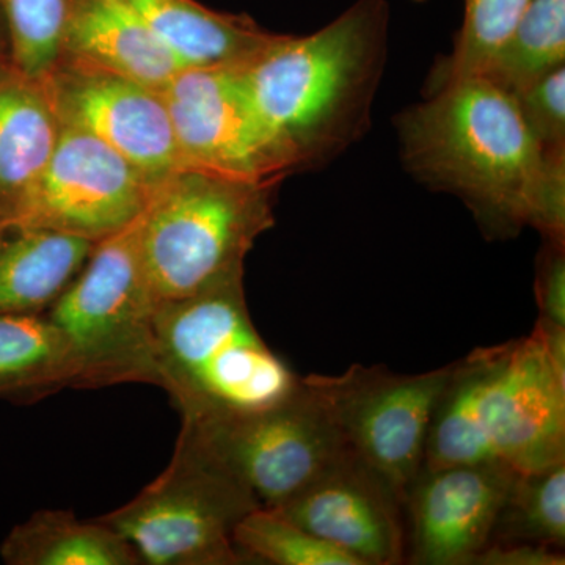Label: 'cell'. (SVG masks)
<instances>
[{
  "instance_id": "obj_24",
  "label": "cell",
  "mask_w": 565,
  "mask_h": 565,
  "mask_svg": "<svg viewBox=\"0 0 565 565\" xmlns=\"http://www.w3.org/2000/svg\"><path fill=\"white\" fill-rule=\"evenodd\" d=\"M234 545L247 564L360 565L343 550L308 533L273 508H256L237 523Z\"/></svg>"
},
{
  "instance_id": "obj_15",
  "label": "cell",
  "mask_w": 565,
  "mask_h": 565,
  "mask_svg": "<svg viewBox=\"0 0 565 565\" xmlns=\"http://www.w3.org/2000/svg\"><path fill=\"white\" fill-rule=\"evenodd\" d=\"M63 54L156 90L184 70L122 0H71Z\"/></svg>"
},
{
  "instance_id": "obj_10",
  "label": "cell",
  "mask_w": 565,
  "mask_h": 565,
  "mask_svg": "<svg viewBox=\"0 0 565 565\" xmlns=\"http://www.w3.org/2000/svg\"><path fill=\"white\" fill-rule=\"evenodd\" d=\"M159 92L185 169L267 184L296 172L241 68L182 70Z\"/></svg>"
},
{
  "instance_id": "obj_26",
  "label": "cell",
  "mask_w": 565,
  "mask_h": 565,
  "mask_svg": "<svg viewBox=\"0 0 565 565\" xmlns=\"http://www.w3.org/2000/svg\"><path fill=\"white\" fill-rule=\"evenodd\" d=\"M512 96L544 154H565V65Z\"/></svg>"
},
{
  "instance_id": "obj_8",
  "label": "cell",
  "mask_w": 565,
  "mask_h": 565,
  "mask_svg": "<svg viewBox=\"0 0 565 565\" xmlns=\"http://www.w3.org/2000/svg\"><path fill=\"white\" fill-rule=\"evenodd\" d=\"M452 364L423 374L349 367L303 377L337 424L345 446L405 503L422 473L427 434Z\"/></svg>"
},
{
  "instance_id": "obj_11",
  "label": "cell",
  "mask_w": 565,
  "mask_h": 565,
  "mask_svg": "<svg viewBox=\"0 0 565 565\" xmlns=\"http://www.w3.org/2000/svg\"><path fill=\"white\" fill-rule=\"evenodd\" d=\"M156 182L102 140L62 125L46 169L9 223L96 244L143 214Z\"/></svg>"
},
{
  "instance_id": "obj_17",
  "label": "cell",
  "mask_w": 565,
  "mask_h": 565,
  "mask_svg": "<svg viewBox=\"0 0 565 565\" xmlns=\"http://www.w3.org/2000/svg\"><path fill=\"white\" fill-rule=\"evenodd\" d=\"M122 2L139 14L184 70L241 68L278 36L247 14L221 13L196 0Z\"/></svg>"
},
{
  "instance_id": "obj_19",
  "label": "cell",
  "mask_w": 565,
  "mask_h": 565,
  "mask_svg": "<svg viewBox=\"0 0 565 565\" xmlns=\"http://www.w3.org/2000/svg\"><path fill=\"white\" fill-rule=\"evenodd\" d=\"M9 565H140L132 546L103 520L82 522L65 509H43L0 545Z\"/></svg>"
},
{
  "instance_id": "obj_9",
  "label": "cell",
  "mask_w": 565,
  "mask_h": 565,
  "mask_svg": "<svg viewBox=\"0 0 565 565\" xmlns=\"http://www.w3.org/2000/svg\"><path fill=\"white\" fill-rule=\"evenodd\" d=\"M203 445L253 493L278 508L340 459L345 446L337 424L302 377L296 393L256 412L182 418Z\"/></svg>"
},
{
  "instance_id": "obj_23",
  "label": "cell",
  "mask_w": 565,
  "mask_h": 565,
  "mask_svg": "<svg viewBox=\"0 0 565 565\" xmlns=\"http://www.w3.org/2000/svg\"><path fill=\"white\" fill-rule=\"evenodd\" d=\"M526 3L527 0H465L455 50L434 66L426 93L463 77L482 76L514 32Z\"/></svg>"
},
{
  "instance_id": "obj_3",
  "label": "cell",
  "mask_w": 565,
  "mask_h": 565,
  "mask_svg": "<svg viewBox=\"0 0 565 565\" xmlns=\"http://www.w3.org/2000/svg\"><path fill=\"white\" fill-rule=\"evenodd\" d=\"M563 460L565 377L535 330L452 363L430 422L423 470L503 463L523 473Z\"/></svg>"
},
{
  "instance_id": "obj_22",
  "label": "cell",
  "mask_w": 565,
  "mask_h": 565,
  "mask_svg": "<svg viewBox=\"0 0 565 565\" xmlns=\"http://www.w3.org/2000/svg\"><path fill=\"white\" fill-rule=\"evenodd\" d=\"M563 65L565 0H527L514 32L482 76L514 95Z\"/></svg>"
},
{
  "instance_id": "obj_21",
  "label": "cell",
  "mask_w": 565,
  "mask_h": 565,
  "mask_svg": "<svg viewBox=\"0 0 565 565\" xmlns=\"http://www.w3.org/2000/svg\"><path fill=\"white\" fill-rule=\"evenodd\" d=\"M490 544L564 548L565 460L541 470L515 473Z\"/></svg>"
},
{
  "instance_id": "obj_18",
  "label": "cell",
  "mask_w": 565,
  "mask_h": 565,
  "mask_svg": "<svg viewBox=\"0 0 565 565\" xmlns=\"http://www.w3.org/2000/svg\"><path fill=\"white\" fill-rule=\"evenodd\" d=\"M93 245L41 226L0 223V316L46 315L87 263Z\"/></svg>"
},
{
  "instance_id": "obj_25",
  "label": "cell",
  "mask_w": 565,
  "mask_h": 565,
  "mask_svg": "<svg viewBox=\"0 0 565 565\" xmlns=\"http://www.w3.org/2000/svg\"><path fill=\"white\" fill-rule=\"evenodd\" d=\"M71 0H0L10 61L28 76L43 79L63 54Z\"/></svg>"
},
{
  "instance_id": "obj_6",
  "label": "cell",
  "mask_w": 565,
  "mask_h": 565,
  "mask_svg": "<svg viewBox=\"0 0 565 565\" xmlns=\"http://www.w3.org/2000/svg\"><path fill=\"white\" fill-rule=\"evenodd\" d=\"M141 215L93 245L47 319L61 333L74 388L121 384L161 385L156 356L152 289L140 248Z\"/></svg>"
},
{
  "instance_id": "obj_14",
  "label": "cell",
  "mask_w": 565,
  "mask_h": 565,
  "mask_svg": "<svg viewBox=\"0 0 565 565\" xmlns=\"http://www.w3.org/2000/svg\"><path fill=\"white\" fill-rule=\"evenodd\" d=\"M515 473L503 463L422 470L404 503L408 563L473 564L492 541Z\"/></svg>"
},
{
  "instance_id": "obj_4",
  "label": "cell",
  "mask_w": 565,
  "mask_h": 565,
  "mask_svg": "<svg viewBox=\"0 0 565 565\" xmlns=\"http://www.w3.org/2000/svg\"><path fill=\"white\" fill-rule=\"evenodd\" d=\"M156 356L161 388L182 418L262 411L300 388L302 377L256 330L244 278L159 303Z\"/></svg>"
},
{
  "instance_id": "obj_1",
  "label": "cell",
  "mask_w": 565,
  "mask_h": 565,
  "mask_svg": "<svg viewBox=\"0 0 565 565\" xmlns=\"http://www.w3.org/2000/svg\"><path fill=\"white\" fill-rule=\"evenodd\" d=\"M396 128L408 172L462 200L486 233L534 226L565 241V154H544L511 93L463 77L426 93Z\"/></svg>"
},
{
  "instance_id": "obj_30",
  "label": "cell",
  "mask_w": 565,
  "mask_h": 565,
  "mask_svg": "<svg viewBox=\"0 0 565 565\" xmlns=\"http://www.w3.org/2000/svg\"><path fill=\"white\" fill-rule=\"evenodd\" d=\"M415 2H424V0H415Z\"/></svg>"
},
{
  "instance_id": "obj_5",
  "label": "cell",
  "mask_w": 565,
  "mask_h": 565,
  "mask_svg": "<svg viewBox=\"0 0 565 565\" xmlns=\"http://www.w3.org/2000/svg\"><path fill=\"white\" fill-rule=\"evenodd\" d=\"M275 185L195 169L156 182L140 248L159 302L244 278L248 252L274 226Z\"/></svg>"
},
{
  "instance_id": "obj_7",
  "label": "cell",
  "mask_w": 565,
  "mask_h": 565,
  "mask_svg": "<svg viewBox=\"0 0 565 565\" xmlns=\"http://www.w3.org/2000/svg\"><path fill=\"white\" fill-rule=\"evenodd\" d=\"M262 508L188 424H182L169 467L104 523L132 546L140 564H247L234 530Z\"/></svg>"
},
{
  "instance_id": "obj_29",
  "label": "cell",
  "mask_w": 565,
  "mask_h": 565,
  "mask_svg": "<svg viewBox=\"0 0 565 565\" xmlns=\"http://www.w3.org/2000/svg\"><path fill=\"white\" fill-rule=\"evenodd\" d=\"M6 44L9 46V36H7L6 22H3L2 11H0V63L10 61V51L6 52Z\"/></svg>"
},
{
  "instance_id": "obj_16",
  "label": "cell",
  "mask_w": 565,
  "mask_h": 565,
  "mask_svg": "<svg viewBox=\"0 0 565 565\" xmlns=\"http://www.w3.org/2000/svg\"><path fill=\"white\" fill-rule=\"evenodd\" d=\"M62 122L43 79L0 63V223L17 217L46 169Z\"/></svg>"
},
{
  "instance_id": "obj_12",
  "label": "cell",
  "mask_w": 565,
  "mask_h": 565,
  "mask_svg": "<svg viewBox=\"0 0 565 565\" xmlns=\"http://www.w3.org/2000/svg\"><path fill=\"white\" fill-rule=\"evenodd\" d=\"M43 81L63 126L102 140L152 181L185 169L161 92L65 54Z\"/></svg>"
},
{
  "instance_id": "obj_27",
  "label": "cell",
  "mask_w": 565,
  "mask_h": 565,
  "mask_svg": "<svg viewBox=\"0 0 565 565\" xmlns=\"http://www.w3.org/2000/svg\"><path fill=\"white\" fill-rule=\"evenodd\" d=\"M535 294L542 321L565 329V241L545 239L539 255Z\"/></svg>"
},
{
  "instance_id": "obj_20",
  "label": "cell",
  "mask_w": 565,
  "mask_h": 565,
  "mask_svg": "<svg viewBox=\"0 0 565 565\" xmlns=\"http://www.w3.org/2000/svg\"><path fill=\"white\" fill-rule=\"evenodd\" d=\"M71 385L66 345L46 315L0 316V399L31 404Z\"/></svg>"
},
{
  "instance_id": "obj_2",
  "label": "cell",
  "mask_w": 565,
  "mask_h": 565,
  "mask_svg": "<svg viewBox=\"0 0 565 565\" xmlns=\"http://www.w3.org/2000/svg\"><path fill=\"white\" fill-rule=\"evenodd\" d=\"M388 21L385 0H359L318 32L278 35L241 66L256 109L296 172L332 162L370 129Z\"/></svg>"
},
{
  "instance_id": "obj_28",
  "label": "cell",
  "mask_w": 565,
  "mask_h": 565,
  "mask_svg": "<svg viewBox=\"0 0 565 565\" xmlns=\"http://www.w3.org/2000/svg\"><path fill=\"white\" fill-rule=\"evenodd\" d=\"M481 565H564L559 550L533 544H490L476 556Z\"/></svg>"
},
{
  "instance_id": "obj_13",
  "label": "cell",
  "mask_w": 565,
  "mask_h": 565,
  "mask_svg": "<svg viewBox=\"0 0 565 565\" xmlns=\"http://www.w3.org/2000/svg\"><path fill=\"white\" fill-rule=\"evenodd\" d=\"M273 509L360 565L407 563L403 501L351 449Z\"/></svg>"
}]
</instances>
